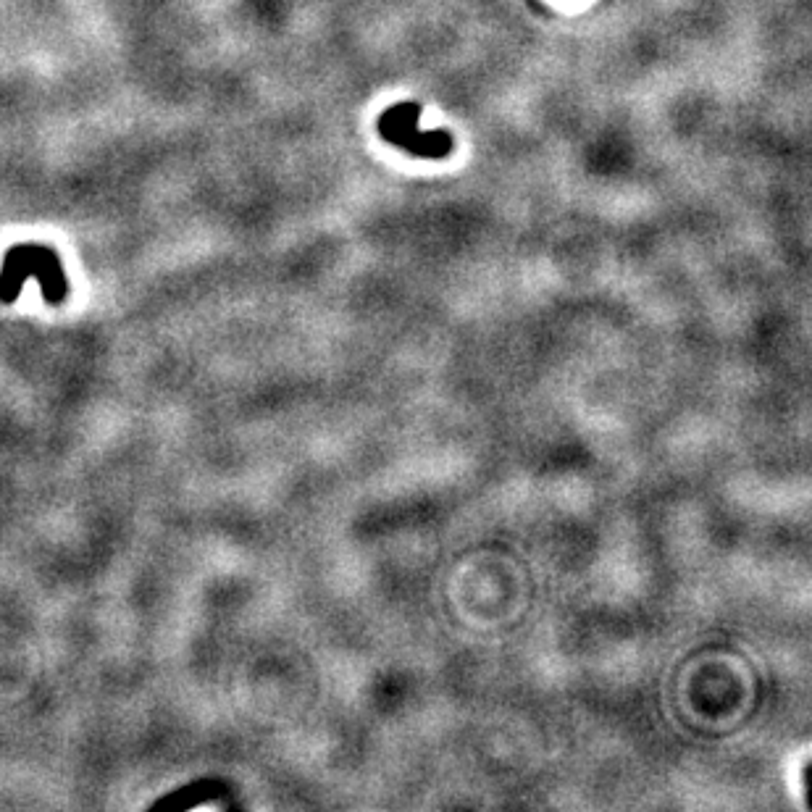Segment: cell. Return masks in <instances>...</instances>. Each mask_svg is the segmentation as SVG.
Returning <instances> with one entry per match:
<instances>
[{"mask_svg": "<svg viewBox=\"0 0 812 812\" xmlns=\"http://www.w3.org/2000/svg\"><path fill=\"white\" fill-rule=\"evenodd\" d=\"M211 781H200V784H192V786H184V789H177L171 791L169 797L158 799V802H153V810H190V807L200 805V802H208V799L213 797L211 794H205V791L211 789Z\"/></svg>", "mask_w": 812, "mask_h": 812, "instance_id": "cell-2", "label": "cell"}, {"mask_svg": "<svg viewBox=\"0 0 812 812\" xmlns=\"http://www.w3.org/2000/svg\"><path fill=\"white\" fill-rule=\"evenodd\" d=\"M29 276H35L40 287H43L45 303L53 305V308L64 303L69 284H66L64 269H61V258L48 245H35V242L16 245L3 258V269H0V303H14L16 297L22 295V284L27 282Z\"/></svg>", "mask_w": 812, "mask_h": 812, "instance_id": "cell-1", "label": "cell"}]
</instances>
